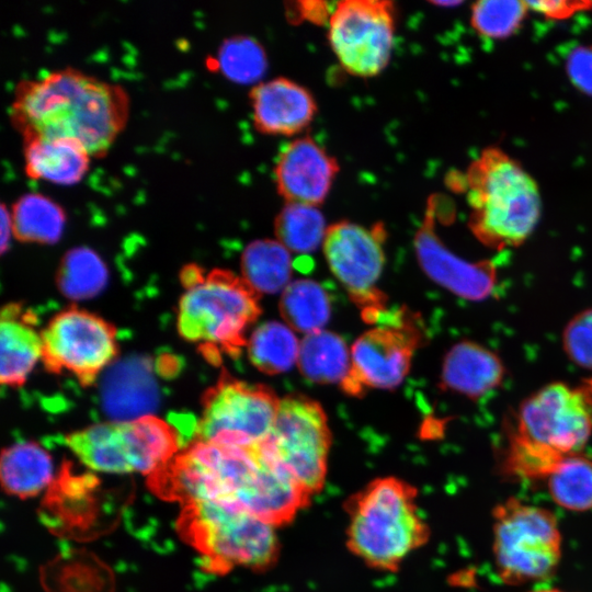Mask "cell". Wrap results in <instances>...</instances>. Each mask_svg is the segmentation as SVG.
<instances>
[{"label": "cell", "instance_id": "obj_14", "mask_svg": "<svg viewBox=\"0 0 592 592\" xmlns=\"http://www.w3.org/2000/svg\"><path fill=\"white\" fill-rule=\"evenodd\" d=\"M44 360L53 369L92 380L116 353L115 333L110 325L87 311L60 312L42 333Z\"/></svg>", "mask_w": 592, "mask_h": 592}, {"label": "cell", "instance_id": "obj_42", "mask_svg": "<svg viewBox=\"0 0 592 592\" xmlns=\"http://www.w3.org/2000/svg\"><path fill=\"white\" fill-rule=\"evenodd\" d=\"M530 592H562L558 589H537V590H533V591H530Z\"/></svg>", "mask_w": 592, "mask_h": 592}, {"label": "cell", "instance_id": "obj_16", "mask_svg": "<svg viewBox=\"0 0 592 592\" xmlns=\"http://www.w3.org/2000/svg\"><path fill=\"white\" fill-rule=\"evenodd\" d=\"M99 399L110 422H132L152 415L160 403V391L151 361L128 355L112 362L102 372Z\"/></svg>", "mask_w": 592, "mask_h": 592}, {"label": "cell", "instance_id": "obj_24", "mask_svg": "<svg viewBox=\"0 0 592 592\" xmlns=\"http://www.w3.org/2000/svg\"><path fill=\"white\" fill-rule=\"evenodd\" d=\"M67 445L93 470L111 474L132 473L121 423L91 425L67 436Z\"/></svg>", "mask_w": 592, "mask_h": 592}, {"label": "cell", "instance_id": "obj_8", "mask_svg": "<svg viewBox=\"0 0 592 592\" xmlns=\"http://www.w3.org/2000/svg\"><path fill=\"white\" fill-rule=\"evenodd\" d=\"M331 444L321 405L308 396L289 394L280 400L273 429L255 451L286 471L312 499L326 485Z\"/></svg>", "mask_w": 592, "mask_h": 592}, {"label": "cell", "instance_id": "obj_10", "mask_svg": "<svg viewBox=\"0 0 592 592\" xmlns=\"http://www.w3.org/2000/svg\"><path fill=\"white\" fill-rule=\"evenodd\" d=\"M273 389L224 377L207 394L202 441L252 449L271 433L280 405Z\"/></svg>", "mask_w": 592, "mask_h": 592}, {"label": "cell", "instance_id": "obj_6", "mask_svg": "<svg viewBox=\"0 0 592 592\" xmlns=\"http://www.w3.org/2000/svg\"><path fill=\"white\" fill-rule=\"evenodd\" d=\"M492 519V554L504 583L543 581L556 572L562 537L551 511L508 498L493 508Z\"/></svg>", "mask_w": 592, "mask_h": 592}, {"label": "cell", "instance_id": "obj_19", "mask_svg": "<svg viewBox=\"0 0 592 592\" xmlns=\"http://www.w3.org/2000/svg\"><path fill=\"white\" fill-rule=\"evenodd\" d=\"M505 376L501 357L470 340L455 343L445 354L440 387L476 400L497 389Z\"/></svg>", "mask_w": 592, "mask_h": 592}, {"label": "cell", "instance_id": "obj_34", "mask_svg": "<svg viewBox=\"0 0 592 592\" xmlns=\"http://www.w3.org/2000/svg\"><path fill=\"white\" fill-rule=\"evenodd\" d=\"M528 11L526 1L480 0L473 4L470 23L479 35L503 39L517 32Z\"/></svg>", "mask_w": 592, "mask_h": 592}, {"label": "cell", "instance_id": "obj_29", "mask_svg": "<svg viewBox=\"0 0 592 592\" xmlns=\"http://www.w3.org/2000/svg\"><path fill=\"white\" fill-rule=\"evenodd\" d=\"M300 342L284 323L267 321L255 328L247 341L251 363L262 373L276 375L298 361Z\"/></svg>", "mask_w": 592, "mask_h": 592}, {"label": "cell", "instance_id": "obj_27", "mask_svg": "<svg viewBox=\"0 0 592 592\" xmlns=\"http://www.w3.org/2000/svg\"><path fill=\"white\" fill-rule=\"evenodd\" d=\"M241 270L243 280L257 293L274 294L291 283V253L277 240L258 239L243 250Z\"/></svg>", "mask_w": 592, "mask_h": 592}, {"label": "cell", "instance_id": "obj_18", "mask_svg": "<svg viewBox=\"0 0 592 592\" xmlns=\"http://www.w3.org/2000/svg\"><path fill=\"white\" fill-rule=\"evenodd\" d=\"M254 127L265 135L292 136L312 122L317 103L308 89L287 78L259 82L249 92Z\"/></svg>", "mask_w": 592, "mask_h": 592}, {"label": "cell", "instance_id": "obj_32", "mask_svg": "<svg viewBox=\"0 0 592 592\" xmlns=\"http://www.w3.org/2000/svg\"><path fill=\"white\" fill-rule=\"evenodd\" d=\"M328 227L316 206L286 203L274 220L276 240L288 251L306 254L323 243Z\"/></svg>", "mask_w": 592, "mask_h": 592}, {"label": "cell", "instance_id": "obj_39", "mask_svg": "<svg viewBox=\"0 0 592 592\" xmlns=\"http://www.w3.org/2000/svg\"><path fill=\"white\" fill-rule=\"evenodd\" d=\"M289 21L296 22L301 20L310 21L314 24L323 25L330 15L328 3L323 1H298L289 3L287 9Z\"/></svg>", "mask_w": 592, "mask_h": 592}, {"label": "cell", "instance_id": "obj_17", "mask_svg": "<svg viewBox=\"0 0 592 592\" xmlns=\"http://www.w3.org/2000/svg\"><path fill=\"white\" fill-rule=\"evenodd\" d=\"M339 170L337 159L305 136L283 148L274 167V179L286 203L318 207L327 198Z\"/></svg>", "mask_w": 592, "mask_h": 592}, {"label": "cell", "instance_id": "obj_2", "mask_svg": "<svg viewBox=\"0 0 592 592\" xmlns=\"http://www.w3.org/2000/svg\"><path fill=\"white\" fill-rule=\"evenodd\" d=\"M418 489L397 476L376 477L343 503L345 545L366 567L396 572L431 536L418 505Z\"/></svg>", "mask_w": 592, "mask_h": 592}, {"label": "cell", "instance_id": "obj_12", "mask_svg": "<svg viewBox=\"0 0 592 592\" xmlns=\"http://www.w3.org/2000/svg\"><path fill=\"white\" fill-rule=\"evenodd\" d=\"M385 239L382 223L365 228L341 220L328 227L322 243L331 272L361 308L363 319L371 323L386 310V295L375 286L385 264Z\"/></svg>", "mask_w": 592, "mask_h": 592}, {"label": "cell", "instance_id": "obj_31", "mask_svg": "<svg viewBox=\"0 0 592 592\" xmlns=\"http://www.w3.org/2000/svg\"><path fill=\"white\" fill-rule=\"evenodd\" d=\"M109 282V271L101 257L88 247L69 250L60 265L58 284L61 293L73 300L98 296Z\"/></svg>", "mask_w": 592, "mask_h": 592}, {"label": "cell", "instance_id": "obj_23", "mask_svg": "<svg viewBox=\"0 0 592 592\" xmlns=\"http://www.w3.org/2000/svg\"><path fill=\"white\" fill-rule=\"evenodd\" d=\"M132 473L156 474L173 456L178 434L167 422L150 415L121 423Z\"/></svg>", "mask_w": 592, "mask_h": 592}, {"label": "cell", "instance_id": "obj_13", "mask_svg": "<svg viewBox=\"0 0 592 592\" xmlns=\"http://www.w3.org/2000/svg\"><path fill=\"white\" fill-rule=\"evenodd\" d=\"M395 34V5L380 0L338 2L329 19L330 46L349 73L368 78L389 62Z\"/></svg>", "mask_w": 592, "mask_h": 592}, {"label": "cell", "instance_id": "obj_37", "mask_svg": "<svg viewBox=\"0 0 592 592\" xmlns=\"http://www.w3.org/2000/svg\"><path fill=\"white\" fill-rule=\"evenodd\" d=\"M567 72L579 90L592 95V46H580L569 54Z\"/></svg>", "mask_w": 592, "mask_h": 592}, {"label": "cell", "instance_id": "obj_36", "mask_svg": "<svg viewBox=\"0 0 592 592\" xmlns=\"http://www.w3.org/2000/svg\"><path fill=\"white\" fill-rule=\"evenodd\" d=\"M562 350L577 366L592 371V307L574 315L561 335Z\"/></svg>", "mask_w": 592, "mask_h": 592}, {"label": "cell", "instance_id": "obj_30", "mask_svg": "<svg viewBox=\"0 0 592 592\" xmlns=\"http://www.w3.org/2000/svg\"><path fill=\"white\" fill-rule=\"evenodd\" d=\"M553 501L573 512L592 510V459L579 454L565 456L547 477Z\"/></svg>", "mask_w": 592, "mask_h": 592}, {"label": "cell", "instance_id": "obj_26", "mask_svg": "<svg viewBox=\"0 0 592 592\" xmlns=\"http://www.w3.org/2000/svg\"><path fill=\"white\" fill-rule=\"evenodd\" d=\"M13 235L27 242L55 243L62 235L66 214L50 197L38 192L21 195L12 205Z\"/></svg>", "mask_w": 592, "mask_h": 592}, {"label": "cell", "instance_id": "obj_33", "mask_svg": "<svg viewBox=\"0 0 592 592\" xmlns=\"http://www.w3.org/2000/svg\"><path fill=\"white\" fill-rule=\"evenodd\" d=\"M210 64L229 80L249 84L259 81L266 72L267 57L263 46L248 35L226 38Z\"/></svg>", "mask_w": 592, "mask_h": 592}, {"label": "cell", "instance_id": "obj_35", "mask_svg": "<svg viewBox=\"0 0 592 592\" xmlns=\"http://www.w3.org/2000/svg\"><path fill=\"white\" fill-rule=\"evenodd\" d=\"M563 457L521 436L515 431H512L509 436L505 464L510 471L517 476L528 479H547Z\"/></svg>", "mask_w": 592, "mask_h": 592}, {"label": "cell", "instance_id": "obj_1", "mask_svg": "<svg viewBox=\"0 0 592 592\" xmlns=\"http://www.w3.org/2000/svg\"><path fill=\"white\" fill-rule=\"evenodd\" d=\"M128 115L129 95L124 87L72 67L19 81L9 110L23 140L70 138L91 157L106 153Z\"/></svg>", "mask_w": 592, "mask_h": 592}, {"label": "cell", "instance_id": "obj_41", "mask_svg": "<svg viewBox=\"0 0 592 592\" xmlns=\"http://www.w3.org/2000/svg\"><path fill=\"white\" fill-rule=\"evenodd\" d=\"M433 4H436V5H445V7H449V5H457L459 4L460 2H455V1H446V2H432Z\"/></svg>", "mask_w": 592, "mask_h": 592}, {"label": "cell", "instance_id": "obj_11", "mask_svg": "<svg viewBox=\"0 0 592 592\" xmlns=\"http://www.w3.org/2000/svg\"><path fill=\"white\" fill-rule=\"evenodd\" d=\"M514 431L560 455L579 454L592 434L591 388L545 385L520 403Z\"/></svg>", "mask_w": 592, "mask_h": 592}, {"label": "cell", "instance_id": "obj_15", "mask_svg": "<svg viewBox=\"0 0 592 592\" xmlns=\"http://www.w3.org/2000/svg\"><path fill=\"white\" fill-rule=\"evenodd\" d=\"M418 262L436 284L454 295L473 301L489 298L498 276L491 261L469 262L453 253L434 229V204L428 203L424 219L413 238Z\"/></svg>", "mask_w": 592, "mask_h": 592}, {"label": "cell", "instance_id": "obj_4", "mask_svg": "<svg viewBox=\"0 0 592 592\" xmlns=\"http://www.w3.org/2000/svg\"><path fill=\"white\" fill-rule=\"evenodd\" d=\"M178 311V329L189 341L229 354L247 344V328L261 314L260 294L227 271L192 277Z\"/></svg>", "mask_w": 592, "mask_h": 592}, {"label": "cell", "instance_id": "obj_38", "mask_svg": "<svg viewBox=\"0 0 592 592\" xmlns=\"http://www.w3.org/2000/svg\"><path fill=\"white\" fill-rule=\"evenodd\" d=\"M528 9L551 20H562L570 18L576 12L589 8L590 2L582 1H526Z\"/></svg>", "mask_w": 592, "mask_h": 592}, {"label": "cell", "instance_id": "obj_40", "mask_svg": "<svg viewBox=\"0 0 592 592\" xmlns=\"http://www.w3.org/2000/svg\"><path fill=\"white\" fill-rule=\"evenodd\" d=\"M13 235V226L11 213L7 209L5 205L1 206V252L4 253L9 248V243Z\"/></svg>", "mask_w": 592, "mask_h": 592}, {"label": "cell", "instance_id": "obj_22", "mask_svg": "<svg viewBox=\"0 0 592 592\" xmlns=\"http://www.w3.org/2000/svg\"><path fill=\"white\" fill-rule=\"evenodd\" d=\"M0 476L4 490L20 498L42 492L54 478V463L44 447L19 441L3 449Z\"/></svg>", "mask_w": 592, "mask_h": 592}, {"label": "cell", "instance_id": "obj_9", "mask_svg": "<svg viewBox=\"0 0 592 592\" xmlns=\"http://www.w3.org/2000/svg\"><path fill=\"white\" fill-rule=\"evenodd\" d=\"M380 325L360 335L351 349V371L341 384L351 396L365 388L395 389L411 367L413 353L424 334L406 308L387 309L378 317Z\"/></svg>", "mask_w": 592, "mask_h": 592}, {"label": "cell", "instance_id": "obj_21", "mask_svg": "<svg viewBox=\"0 0 592 592\" xmlns=\"http://www.w3.org/2000/svg\"><path fill=\"white\" fill-rule=\"evenodd\" d=\"M44 357L42 334L13 308L2 311L0 323V379L3 385H19Z\"/></svg>", "mask_w": 592, "mask_h": 592}, {"label": "cell", "instance_id": "obj_7", "mask_svg": "<svg viewBox=\"0 0 592 592\" xmlns=\"http://www.w3.org/2000/svg\"><path fill=\"white\" fill-rule=\"evenodd\" d=\"M261 469L255 448L200 441L159 471L157 485L159 491L186 505L213 502L241 510Z\"/></svg>", "mask_w": 592, "mask_h": 592}, {"label": "cell", "instance_id": "obj_3", "mask_svg": "<svg viewBox=\"0 0 592 592\" xmlns=\"http://www.w3.org/2000/svg\"><path fill=\"white\" fill-rule=\"evenodd\" d=\"M468 226L485 246L502 250L522 244L534 231L542 212L533 177L502 149L481 151L466 172Z\"/></svg>", "mask_w": 592, "mask_h": 592}, {"label": "cell", "instance_id": "obj_5", "mask_svg": "<svg viewBox=\"0 0 592 592\" xmlns=\"http://www.w3.org/2000/svg\"><path fill=\"white\" fill-rule=\"evenodd\" d=\"M181 527L213 570H270L281 556L277 528L241 510L213 502L187 504Z\"/></svg>", "mask_w": 592, "mask_h": 592}, {"label": "cell", "instance_id": "obj_25", "mask_svg": "<svg viewBox=\"0 0 592 592\" xmlns=\"http://www.w3.org/2000/svg\"><path fill=\"white\" fill-rule=\"evenodd\" d=\"M297 363L307 379L341 386L351 371V353L339 334L319 330L303 338Z\"/></svg>", "mask_w": 592, "mask_h": 592}, {"label": "cell", "instance_id": "obj_20", "mask_svg": "<svg viewBox=\"0 0 592 592\" xmlns=\"http://www.w3.org/2000/svg\"><path fill=\"white\" fill-rule=\"evenodd\" d=\"M24 169L30 178L70 185L87 173L91 155L77 140L35 137L23 140Z\"/></svg>", "mask_w": 592, "mask_h": 592}, {"label": "cell", "instance_id": "obj_28", "mask_svg": "<svg viewBox=\"0 0 592 592\" xmlns=\"http://www.w3.org/2000/svg\"><path fill=\"white\" fill-rule=\"evenodd\" d=\"M280 312L293 331L308 334L322 330L330 319L331 305L320 284L312 280H297L282 292Z\"/></svg>", "mask_w": 592, "mask_h": 592}]
</instances>
